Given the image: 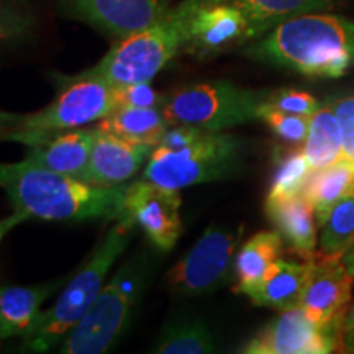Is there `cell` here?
<instances>
[{"label":"cell","mask_w":354,"mask_h":354,"mask_svg":"<svg viewBox=\"0 0 354 354\" xmlns=\"http://www.w3.org/2000/svg\"><path fill=\"white\" fill-rule=\"evenodd\" d=\"M336 351L354 354V299L342 310L335 322Z\"/></svg>","instance_id":"cell-32"},{"label":"cell","mask_w":354,"mask_h":354,"mask_svg":"<svg viewBox=\"0 0 354 354\" xmlns=\"http://www.w3.org/2000/svg\"><path fill=\"white\" fill-rule=\"evenodd\" d=\"M153 149V145L131 143L97 130L82 180L94 185H120L138 174Z\"/></svg>","instance_id":"cell-16"},{"label":"cell","mask_w":354,"mask_h":354,"mask_svg":"<svg viewBox=\"0 0 354 354\" xmlns=\"http://www.w3.org/2000/svg\"><path fill=\"white\" fill-rule=\"evenodd\" d=\"M118 107L117 92L104 79L86 71L63 84L59 94L48 107L21 115L15 131H61L100 122Z\"/></svg>","instance_id":"cell-8"},{"label":"cell","mask_w":354,"mask_h":354,"mask_svg":"<svg viewBox=\"0 0 354 354\" xmlns=\"http://www.w3.org/2000/svg\"><path fill=\"white\" fill-rule=\"evenodd\" d=\"M336 351V336L302 307L281 312L243 348L248 354H328Z\"/></svg>","instance_id":"cell-12"},{"label":"cell","mask_w":354,"mask_h":354,"mask_svg":"<svg viewBox=\"0 0 354 354\" xmlns=\"http://www.w3.org/2000/svg\"><path fill=\"white\" fill-rule=\"evenodd\" d=\"M241 234L243 228H207L192 250L166 274V284L189 297L209 295L223 287L234 274Z\"/></svg>","instance_id":"cell-9"},{"label":"cell","mask_w":354,"mask_h":354,"mask_svg":"<svg viewBox=\"0 0 354 354\" xmlns=\"http://www.w3.org/2000/svg\"><path fill=\"white\" fill-rule=\"evenodd\" d=\"M245 55L307 77H339L354 66V21L326 12L302 13L253 39Z\"/></svg>","instance_id":"cell-2"},{"label":"cell","mask_w":354,"mask_h":354,"mask_svg":"<svg viewBox=\"0 0 354 354\" xmlns=\"http://www.w3.org/2000/svg\"><path fill=\"white\" fill-rule=\"evenodd\" d=\"M207 2L227 3L238 8L250 24L251 41H253L292 17L330 10L335 7L336 0H207Z\"/></svg>","instance_id":"cell-20"},{"label":"cell","mask_w":354,"mask_h":354,"mask_svg":"<svg viewBox=\"0 0 354 354\" xmlns=\"http://www.w3.org/2000/svg\"><path fill=\"white\" fill-rule=\"evenodd\" d=\"M310 172L312 169H310L302 148H294L282 153L277 159L276 169H274L268 198L269 201H282V198L300 196L307 184Z\"/></svg>","instance_id":"cell-27"},{"label":"cell","mask_w":354,"mask_h":354,"mask_svg":"<svg viewBox=\"0 0 354 354\" xmlns=\"http://www.w3.org/2000/svg\"><path fill=\"white\" fill-rule=\"evenodd\" d=\"M197 2L184 0L158 24L118 39L112 50L86 73L104 79L113 87L151 82L185 46L189 20Z\"/></svg>","instance_id":"cell-6"},{"label":"cell","mask_w":354,"mask_h":354,"mask_svg":"<svg viewBox=\"0 0 354 354\" xmlns=\"http://www.w3.org/2000/svg\"><path fill=\"white\" fill-rule=\"evenodd\" d=\"M241 141L225 131L172 125L154 146L143 179L180 190L233 176L241 166Z\"/></svg>","instance_id":"cell-3"},{"label":"cell","mask_w":354,"mask_h":354,"mask_svg":"<svg viewBox=\"0 0 354 354\" xmlns=\"http://www.w3.org/2000/svg\"><path fill=\"white\" fill-rule=\"evenodd\" d=\"M97 136L94 128H71L61 131H13L7 140L28 146L26 158L46 169L84 179L92 146Z\"/></svg>","instance_id":"cell-13"},{"label":"cell","mask_w":354,"mask_h":354,"mask_svg":"<svg viewBox=\"0 0 354 354\" xmlns=\"http://www.w3.org/2000/svg\"><path fill=\"white\" fill-rule=\"evenodd\" d=\"M21 30L20 19H17L15 15L10 12H7L6 8L0 7V39L12 38L13 35H17Z\"/></svg>","instance_id":"cell-33"},{"label":"cell","mask_w":354,"mask_h":354,"mask_svg":"<svg viewBox=\"0 0 354 354\" xmlns=\"http://www.w3.org/2000/svg\"><path fill=\"white\" fill-rule=\"evenodd\" d=\"M353 192L354 162L342 158L335 165L310 172L302 194L312 203L318 225H322L336 203Z\"/></svg>","instance_id":"cell-23"},{"label":"cell","mask_w":354,"mask_h":354,"mask_svg":"<svg viewBox=\"0 0 354 354\" xmlns=\"http://www.w3.org/2000/svg\"><path fill=\"white\" fill-rule=\"evenodd\" d=\"M264 210L271 223L281 233L282 240L289 245L290 251L299 254L304 261L317 258L318 221L312 203L304 194L282 201L266 198Z\"/></svg>","instance_id":"cell-17"},{"label":"cell","mask_w":354,"mask_h":354,"mask_svg":"<svg viewBox=\"0 0 354 354\" xmlns=\"http://www.w3.org/2000/svg\"><path fill=\"white\" fill-rule=\"evenodd\" d=\"M318 256H342L354 243V192L339 201L320 225Z\"/></svg>","instance_id":"cell-26"},{"label":"cell","mask_w":354,"mask_h":354,"mask_svg":"<svg viewBox=\"0 0 354 354\" xmlns=\"http://www.w3.org/2000/svg\"><path fill=\"white\" fill-rule=\"evenodd\" d=\"M57 286L59 282L30 287H0V338H24L43 312V302L57 289Z\"/></svg>","instance_id":"cell-19"},{"label":"cell","mask_w":354,"mask_h":354,"mask_svg":"<svg viewBox=\"0 0 354 354\" xmlns=\"http://www.w3.org/2000/svg\"><path fill=\"white\" fill-rule=\"evenodd\" d=\"M169 123L161 109L117 107L112 113L97 122V130L117 138L156 146L166 135Z\"/></svg>","instance_id":"cell-22"},{"label":"cell","mask_w":354,"mask_h":354,"mask_svg":"<svg viewBox=\"0 0 354 354\" xmlns=\"http://www.w3.org/2000/svg\"><path fill=\"white\" fill-rule=\"evenodd\" d=\"M354 279L339 256H317L300 307L320 326L335 331V322L353 299Z\"/></svg>","instance_id":"cell-15"},{"label":"cell","mask_w":354,"mask_h":354,"mask_svg":"<svg viewBox=\"0 0 354 354\" xmlns=\"http://www.w3.org/2000/svg\"><path fill=\"white\" fill-rule=\"evenodd\" d=\"M339 259H342L343 266L348 269V272L351 274L354 279V243L348 248L346 251H344L342 256H339Z\"/></svg>","instance_id":"cell-35"},{"label":"cell","mask_w":354,"mask_h":354,"mask_svg":"<svg viewBox=\"0 0 354 354\" xmlns=\"http://www.w3.org/2000/svg\"><path fill=\"white\" fill-rule=\"evenodd\" d=\"M154 353L205 354L215 351V338L205 323L198 320L172 322L162 330Z\"/></svg>","instance_id":"cell-25"},{"label":"cell","mask_w":354,"mask_h":354,"mask_svg":"<svg viewBox=\"0 0 354 354\" xmlns=\"http://www.w3.org/2000/svg\"><path fill=\"white\" fill-rule=\"evenodd\" d=\"M312 268L313 259L304 263L277 259L266 274L264 281L246 295L254 305L274 308L277 312L300 307Z\"/></svg>","instance_id":"cell-18"},{"label":"cell","mask_w":354,"mask_h":354,"mask_svg":"<svg viewBox=\"0 0 354 354\" xmlns=\"http://www.w3.org/2000/svg\"><path fill=\"white\" fill-rule=\"evenodd\" d=\"M28 218H30V216L24 214V212L13 210V214L10 216H6V218L0 220V243H2L3 238H6L13 228L19 227L20 223H24V221L28 220Z\"/></svg>","instance_id":"cell-34"},{"label":"cell","mask_w":354,"mask_h":354,"mask_svg":"<svg viewBox=\"0 0 354 354\" xmlns=\"http://www.w3.org/2000/svg\"><path fill=\"white\" fill-rule=\"evenodd\" d=\"M0 189L30 218L84 221L123 218L127 185H94L46 169L32 159L0 162Z\"/></svg>","instance_id":"cell-1"},{"label":"cell","mask_w":354,"mask_h":354,"mask_svg":"<svg viewBox=\"0 0 354 354\" xmlns=\"http://www.w3.org/2000/svg\"><path fill=\"white\" fill-rule=\"evenodd\" d=\"M179 190L141 179L127 185L123 201V216L130 218L135 227H140L161 251H171L183 233Z\"/></svg>","instance_id":"cell-10"},{"label":"cell","mask_w":354,"mask_h":354,"mask_svg":"<svg viewBox=\"0 0 354 354\" xmlns=\"http://www.w3.org/2000/svg\"><path fill=\"white\" fill-rule=\"evenodd\" d=\"M250 41V24L238 8L198 0L190 15L184 48L198 56H210Z\"/></svg>","instance_id":"cell-14"},{"label":"cell","mask_w":354,"mask_h":354,"mask_svg":"<svg viewBox=\"0 0 354 354\" xmlns=\"http://www.w3.org/2000/svg\"><path fill=\"white\" fill-rule=\"evenodd\" d=\"M304 154L312 171L335 165L343 158V135L333 105H323L310 118Z\"/></svg>","instance_id":"cell-24"},{"label":"cell","mask_w":354,"mask_h":354,"mask_svg":"<svg viewBox=\"0 0 354 354\" xmlns=\"http://www.w3.org/2000/svg\"><path fill=\"white\" fill-rule=\"evenodd\" d=\"M269 91H251L227 81L202 82L177 88L165 97L161 112L172 125L225 131L258 120L259 107Z\"/></svg>","instance_id":"cell-7"},{"label":"cell","mask_w":354,"mask_h":354,"mask_svg":"<svg viewBox=\"0 0 354 354\" xmlns=\"http://www.w3.org/2000/svg\"><path fill=\"white\" fill-rule=\"evenodd\" d=\"M310 118L312 117H307V115L279 112V110L264 107V105L259 107V120H263L271 128L274 135L294 146L304 145V141L307 140Z\"/></svg>","instance_id":"cell-28"},{"label":"cell","mask_w":354,"mask_h":354,"mask_svg":"<svg viewBox=\"0 0 354 354\" xmlns=\"http://www.w3.org/2000/svg\"><path fill=\"white\" fill-rule=\"evenodd\" d=\"M282 246L284 240L277 230L259 232L243 243L234 258V276H236L234 290L246 295L248 292L258 287L264 281L271 266L281 259Z\"/></svg>","instance_id":"cell-21"},{"label":"cell","mask_w":354,"mask_h":354,"mask_svg":"<svg viewBox=\"0 0 354 354\" xmlns=\"http://www.w3.org/2000/svg\"><path fill=\"white\" fill-rule=\"evenodd\" d=\"M264 107L279 110V112L307 115L312 117L313 113L320 109L317 97L297 88H277V91H269L263 102Z\"/></svg>","instance_id":"cell-29"},{"label":"cell","mask_w":354,"mask_h":354,"mask_svg":"<svg viewBox=\"0 0 354 354\" xmlns=\"http://www.w3.org/2000/svg\"><path fill=\"white\" fill-rule=\"evenodd\" d=\"M156 263L148 251L131 254L105 282L99 297L74 328L57 344L63 354H102L127 333L149 284Z\"/></svg>","instance_id":"cell-4"},{"label":"cell","mask_w":354,"mask_h":354,"mask_svg":"<svg viewBox=\"0 0 354 354\" xmlns=\"http://www.w3.org/2000/svg\"><path fill=\"white\" fill-rule=\"evenodd\" d=\"M59 8L117 39L158 24L171 12L169 0H61Z\"/></svg>","instance_id":"cell-11"},{"label":"cell","mask_w":354,"mask_h":354,"mask_svg":"<svg viewBox=\"0 0 354 354\" xmlns=\"http://www.w3.org/2000/svg\"><path fill=\"white\" fill-rule=\"evenodd\" d=\"M135 228V223L127 216L115 220L113 227L71 279L55 305L39 313L35 325L24 336V351L46 353L63 342L99 297L110 269L127 250Z\"/></svg>","instance_id":"cell-5"},{"label":"cell","mask_w":354,"mask_h":354,"mask_svg":"<svg viewBox=\"0 0 354 354\" xmlns=\"http://www.w3.org/2000/svg\"><path fill=\"white\" fill-rule=\"evenodd\" d=\"M343 135V158L354 162V95L331 102Z\"/></svg>","instance_id":"cell-31"},{"label":"cell","mask_w":354,"mask_h":354,"mask_svg":"<svg viewBox=\"0 0 354 354\" xmlns=\"http://www.w3.org/2000/svg\"><path fill=\"white\" fill-rule=\"evenodd\" d=\"M118 107H141V109H161L165 97L158 94L149 82L130 84V86L115 87Z\"/></svg>","instance_id":"cell-30"},{"label":"cell","mask_w":354,"mask_h":354,"mask_svg":"<svg viewBox=\"0 0 354 354\" xmlns=\"http://www.w3.org/2000/svg\"><path fill=\"white\" fill-rule=\"evenodd\" d=\"M0 343H2V338H0Z\"/></svg>","instance_id":"cell-36"}]
</instances>
